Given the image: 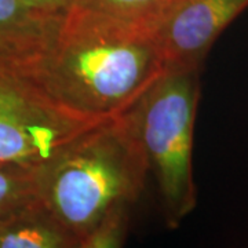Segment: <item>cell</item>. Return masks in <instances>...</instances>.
<instances>
[{
    "label": "cell",
    "instance_id": "1",
    "mask_svg": "<svg viewBox=\"0 0 248 248\" xmlns=\"http://www.w3.org/2000/svg\"><path fill=\"white\" fill-rule=\"evenodd\" d=\"M166 72L155 24L75 6L62 18L36 76L81 115H125Z\"/></svg>",
    "mask_w": 248,
    "mask_h": 248
},
{
    "label": "cell",
    "instance_id": "2",
    "mask_svg": "<svg viewBox=\"0 0 248 248\" xmlns=\"http://www.w3.org/2000/svg\"><path fill=\"white\" fill-rule=\"evenodd\" d=\"M148 163L125 115L108 119L35 170L40 202L79 240L143 190Z\"/></svg>",
    "mask_w": 248,
    "mask_h": 248
},
{
    "label": "cell",
    "instance_id": "3",
    "mask_svg": "<svg viewBox=\"0 0 248 248\" xmlns=\"http://www.w3.org/2000/svg\"><path fill=\"white\" fill-rule=\"evenodd\" d=\"M200 99V69H166L125 117L159 186L170 229L197 205L193 135Z\"/></svg>",
    "mask_w": 248,
    "mask_h": 248
},
{
    "label": "cell",
    "instance_id": "4",
    "mask_svg": "<svg viewBox=\"0 0 248 248\" xmlns=\"http://www.w3.org/2000/svg\"><path fill=\"white\" fill-rule=\"evenodd\" d=\"M105 120L63 105L33 72L0 62V163L39 169Z\"/></svg>",
    "mask_w": 248,
    "mask_h": 248
},
{
    "label": "cell",
    "instance_id": "5",
    "mask_svg": "<svg viewBox=\"0 0 248 248\" xmlns=\"http://www.w3.org/2000/svg\"><path fill=\"white\" fill-rule=\"evenodd\" d=\"M248 0H172L155 24L166 69H202L221 33Z\"/></svg>",
    "mask_w": 248,
    "mask_h": 248
},
{
    "label": "cell",
    "instance_id": "6",
    "mask_svg": "<svg viewBox=\"0 0 248 248\" xmlns=\"http://www.w3.org/2000/svg\"><path fill=\"white\" fill-rule=\"evenodd\" d=\"M61 19L36 13L22 0H0V62L36 75Z\"/></svg>",
    "mask_w": 248,
    "mask_h": 248
},
{
    "label": "cell",
    "instance_id": "7",
    "mask_svg": "<svg viewBox=\"0 0 248 248\" xmlns=\"http://www.w3.org/2000/svg\"><path fill=\"white\" fill-rule=\"evenodd\" d=\"M0 248H79V240L37 199L0 226Z\"/></svg>",
    "mask_w": 248,
    "mask_h": 248
},
{
    "label": "cell",
    "instance_id": "8",
    "mask_svg": "<svg viewBox=\"0 0 248 248\" xmlns=\"http://www.w3.org/2000/svg\"><path fill=\"white\" fill-rule=\"evenodd\" d=\"M37 199L35 170L0 163V226Z\"/></svg>",
    "mask_w": 248,
    "mask_h": 248
},
{
    "label": "cell",
    "instance_id": "9",
    "mask_svg": "<svg viewBox=\"0 0 248 248\" xmlns=\"http://www.w3.org/2000/svg\"><path fill=\"white\" fill-rule=\"evenodd\" d=\"M76 6L127 21L156 24L164 0H78Z\"/></svg>",
    "mask_w": 248,
    "mask_h": 248
},
{
    "label": "cell",
    "instance_id": "10",
    "mask_svg": "<svg viewBox=\"0 0 248 248\" xmlns=\"http://www.w3.org/2000/svg\"><path fill=\"white\" fill-rule=\"evenodd\" d=\"M130 205L131 204H119L109 210L81 239L80 248L123 247L127 236Z\"/></svg>",
    "mask_w": 248,
    "mask_h": 248
},
{
    "label": "cell",
    "instance_id": "11",
    "mask_svg": "<svg viewBox=\"0 0 248 248\" xmlns=\"http://www.w3.org/2000/svg\"><path fill=\"white\" fill-rule=\"evenodd\" d=\"M29 9L45 17L61 19L71 11L78 0H22Z\"/></svg>",
    "mask_w": 248,
    "mask_h": 248
},
{
    "label": "cell",
    "instance_id": "12",
    "mask_svg": "<svg viewBox=\"0 0 248 248\" xmlns=\"http://www.w3.org/2000/svg\"><path fill=\"white\" fill-rule=\"evenodd\" d=\"M170 1H172V0H164V7H166V6L169 4ZM163 10H164V9H163Z\"/></svg>",
    "mask_w": 248,
    "mask_h": 248
}]
</instances>
